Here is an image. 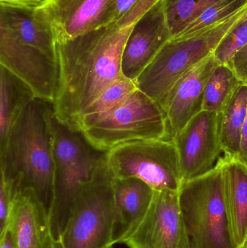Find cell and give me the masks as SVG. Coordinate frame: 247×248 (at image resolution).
I'll list each match as a JSON object with an SVG mask.
<instances>
[{
  "mask_svg": "<svg viewBox=\"0 0 247 248\" xmlns=\"http://www.w3.org/2000/svg\"><path fill=\"white\" fill-rule=\"evenodd\" d=\"M247 6V0H223L206 9L171 39H184L200 33Z\"/></svg>",
  "mask_w": 247,
  "mask_h": 248,
  "instance_id": "cell-24",
  "label": "cell"
},
{
  "mask_svg": "<svg viewBox=\"0 0 247 248\" xmlns=\"http://www.w3.org/2000/svg\"><path fill=\"white\" fill-rule=\"evenodd\" d=\"M123 244L129 248H191L178 191L155 190L146 215Z\"/></svg>",
  "mask_w": 247,
  "mask_h": 248,
  "instance_id": "cell-10",
  "label": "cell"
},
{
  "mask_svg": "<svg viewBox=\"0 0 247 248\" xmlns=\"http://www.w3.org/2000/svg\"><path fill=\"white\" fill-rule=\"evenodd\" d=\"M113 177L136 178L154 190L178 191L183 183L179 157L173 139L139 140L106 153Z\"/></svg>",
  "mask_w": 247,
  "mask_h": 248,
  "instance_id": "cell-8",
  "label": "cell"
},
{
  "mask_svg": "<svg viewBox=\"0 0 247 248\" xmlns=\"http://www.w3.org/2000/svg\"><path fill=\"white\" fill-rule=\"evenodd\" d=\"M0 65L23 81L35 97L53 104L58 92V61L22 42L0 23Z\"/></svg>",
  "mask_w": 247,
  "mask_h": 248,
  "instance_id": "cell-9",
  "label": "cell"
},
{
  "mask_svg": "<svg viewBox=\"0 0 247 248\" xmlns=\"http://www.w3.org/2000/svg\"><path fill=\"white\" fill-rule=\"evenodd\" d=\"M49 125L55 166L49 224L54 240H59L78 189L105 163L106 153L93 147L81 131L59 122L53 108Z\"/></svg>",
  "mask_w": 247,
  "mask_h": 248,
  "instance_id": "cell-3",
  "label": "cell"
},
{
  "mask_svg": "<svg viewBox=\"0 0 247 248\" xmlns=\"http://www.w3.org/2000/svg\"><path fill=\"white\" fill-rule=\"evenodd\" d=\"M134 81L121 77L106 87L94 102L83 112L74 124V129L82 131L95 123L99 119L123 100L136 90Z\"/></svg>",
  "mask_w": 247,
  "mask_h": 248,
  "instance_id": "cell-21",
  "label": "cell"
},
{
  "mask_svg": "<svg viewBox=\"0 0 247 248\" xmlns=\"http://www.w3.org/2000/svg\"><path fill=\"white\" fill-rule=\"evenodd\" d=\"M179 157L183 182L201 177L218 167L224 157L218 115L203 110L173 138Z\"/></svg>",
  "mask_w": 247,
  "mask_h": 248,
  "instance_id": "cell-11",
  "label": "cell"
},
{
  "mask_svg": "<svg viewBox=\"0 0 247 248\" xmlns=\"http://www.w3.org/2000/svg\"><path fill=\"white\" fill-rule=\"evenodd\" d=\"M42 1L43 0H0V6L32 10L36 8Z\"/></svg>",
  "mask_w": 247,
  "mask_h": 248,
  "instance_id": "cell-28",
  "label": "cell"
},
{
  "mask_svg": "<svg viewBox=\"0 0 247 248\" xmlns=\"http://www.w3.org/2000/svg\"><path fill=\"white\" fill-rule=\"evenodd\" d=\"M218 64L213 54L183 77L171 90L163 108L171 138L203 111L206 84Z\"/></svg>",
  "mask_w": 247,
  "mask_h": 248,
  "instance_id": "cell-14",
  "label": "cell"
},
{
  "mask_svg": "<svg viewBox=\"0 0 247 248\" xmlns=\"http://www.w3.org/2000/svg\"><path fill=\"white\" fill-rule=\"evenodd\" d=\"M178 195L191 248H235L226 214L220 163L207 174L183 182Z\"/></svg>",
  "mask_w": 247,
  "mask_h": 248,
  "instance_id": "cell-6",
  "label": "cell"
},
{
  "mask_svg": "<svg viewBox=\"0 0 247 248\" xmlns=\"http://www.w3.org/2000/svg\"><path fill=\"white\" fill-rule=\"evenodd\" d=\"M221 1L223 0H165V14L172 37L206 9Z\"/></svg>",
  "mask_w": 247,
  "mask_h": 248,
  "instance_id": "cell-23",
  "label": "cell"
},
{
  "mask_svg": "<svg viewBox=\"0 0 247 248\" xmlns=\"http://www.w3.org/2000/svg\"><path fill=\"white\" fill-rule=\"evenodd\" d=\"M113 248V247H110V248Z\"/></svg>",
  "mask_w": 247,
  "mask_h": 248,
  "instance_id": "cell-33",
  "label": "cell"
},
{
  "mask_svg": "<svg viewBox=\"0 0 247 248\" xmlns=\"http://www.w3.org/2000/svg\"><path fill=\"white\" fill-rule=\"evenodd\" d=\"M139 19L132 9L109 24L56 43L59 80L52 108L59 122L73 128L99 94L123 77V50Z\"/></svg>",
  "mask_w": 247,
  "mask_h": 248,
  "instance_id": "cell-1",
  "label": "cell"
},
{
  "mask_svg": "<svg viewBox=\"0 0 247 248\" xmlns=\"http://www.w3.org/2000/svg\"><path fill=\"white\" fill-rule=\"evenodd\" d=\"M7 230L15 248H52L55 242L49 212L31 189L16 194Z\"/></svg>",
  "mask_w": 247,
  "mask_h": 248,
  "instance_id": "cell-15",
  "label": "cell"
},
{
  "mask_svg": "<svg viewBox=\"0 0 247 248\" xmlns=\"http://www.w3.org/2000/svg\"><path fill=\"white\" fill-rule=\"evenodd\" d=\"M35 97L22 80L0 65V144L5 141L13 124Z\"/></svg>",
  "mask_w": 247,
  "mask_h": 248,
  "instance_id": "cell-18",
  "label": "cell"
},
{
  "mask_svg": "<svg viewBox=\"0 0 247 248\" xmlns=\"http://www.w3.org/2000/svg\"><path fill=\"white\" fill-rule=\"evenodd\" d=\"M81 132L103 153L139 140L172 139L162 108L138 89Z\"/></svg>",
  "mask_w": 247,
  "mask_h": 248,
  "instance_id": "cell-7",
  "label": "cell"
},
{
  "mask_svg": "<svg viewBox=\"0 0 247 248\" xmlns=\"http://www.w3.org/2000/svg\"><path fill=\"white\" fill-rule=\"evenodd\" d=\"M229 65L242 84L247 85V44L233 57Z\"/></svg>",
  "mask_w": 247,
  "mask_h": 248,
  "instance_id": "cell-27",
  "label": "cell"
},
{
  "mask_svg": "<svg viewBox=\"0 0 247 248\" xmlns=\"http://www.w3.org/2000/svg\"><path fill=\"white\" fill-rule=\"evenodd\" d=\"M245 248H247V246H246V247H245Z\"/></svg>",
  "mask_w": 247,
  "mask_h": 248,
  "instance_id": "cell-32",
  "label": "cell"
},
{
  "mask_svg": "<svg viewBox=\"0 0 247 248\" xmlns=\"http://www.w3.org/2000/svg\"><path fill=\"white\" fill-rule=\"evenodd\" d=\"M33 12L0 6V23L5 25L22 42L57 61L56 42L35 20Z\"/></svg>",
  "mask_w": 247,
  "mask_h": 248,
  "instance_id": "cell-19",
  "label": "cell"
},
{
  "mask_svg": "<svg viewBox=\"0 0 247 248\" xmlns=\"http://www.w3.org/2000/svg\"><path fill=\"white\" fill-rule=\"evenodd\" d=\"M52 103L35 97L0 144L1 178L15 193L31 189L48 212L54 196L53 153L49 125Z\"/></svg>",
  "mask_w": 247,
  "mask_h": 248,
  "instance_id": "cell-2",
  "label": "cell"
},
{
  "mask_svg": "<svg viewBox=\"0 0 247 248\" xmlns=\"http://www.w3.org/2000/svg\"><path fill=\"white\" fill-rule=\"evenodd\" d=\"M223 172L225 205L235 248L247 245V166L237 158L223 157L220 162Z\"/></svg>",
  "mask_w": 247,
  "mask_h": 248,
  "instance_id": "cell-16",
  "label": "cell"
},
{
  "mask_svg": "<svg viewBox=\"0 0 247 248\" xmlns=\"http://www.w3.org/2000/svg\"><path fill=\"white\" fill-rule=\"evenodd\" d=\"M218 115L220 143L224 157L238 158L247 115V85L242 84Z\"/></svg>",
  "mask_w": 247,
  "mask_h": 248,
  "instance_id": "cell-20",
  "label": "cell"
},
{
  "mask_svg": "<svg viewBox=\"0 0 247 248\" xmlns=\"http://www.w3.org/2000/svg\"><path fill=\"white\" fill-rule=\"evenodd\" d=\"M52 248H63L62 244H61L59 240H55V243H54L53 247Z\"/></svg>",
  "mask_w": 247,
  "mask_h": 248,
  "instance_id": "cell-31",
  "label": "cell"
},
{
  "mask_svg": "<svg viewBox=\"0 0 247 248\" xmlns=\"http://www.w3.org/2000/svg\"><path fill=\"white\" fill-rule=\"evenodd\" d=\"M116 223L113 176L105 162L78 189L59 241L63 248L113 247Z\"/></svg>",
  "mask_w": 247,
  "mask_h": 248,
  "instance_id": "cell-5",
  "label": "cell"
},
{
  "mask_svg": "<svg viewBox=\"0 0 247 248\" xmlns=\"http://www.w3.org/2000/svg\"><path fill=\"white\" fill-rule=\"evenodd\" d=\"M237 159L247 166V115L243 128H242L240 151Z\"/></svg>",
  "mask_w": 247,
  "mask_h": 248,
  "instance_id": "cell-29",
  "label": "cell"
},
{
  "mask_svg": "<svg viewBox=\"0 0 247 248\" xmlns=\"http://www.w3.org/2000/svg\"><path fill=\"white\" fill-rule=\"evenodd\" d=\"M171 37L163 0L137 22L129 36L122 56L123 77L136 81Z\"/></svg>",
  "mask_w": 247,
  "mask_h": 248,
  "instance_id": "cell-13",
  "label": "cell"
},
{
  "mask_svg": "<svg viewBox=\"0 0 247 248\" xmlns=\"http://www.w3.org/2000/svg\"><path fill=\"white\" fill-rule=\"evenodd\" d=\"M138 0H111L102 25L109 24L120 18Z\"/></svg>",
  "mask_w": 247,
  "mask_h": 248,
  "instance_id": "cell-26",
  "label": "cell"
},
{
  "mask_svg": "<svg viewBox=\"0 0 247 248\" xmlns=\"http://www.w3.org/2000/svg\"><path fill=\"white\" fill-rule=\"evenodd\" d=\"M242 84L229 65L218 64L206 84L203 110L220 113Z\"/></svg>",
  "mask_w": 247,
  "mask_h": 248,
  "instance_id": "cell-22",
  "label": "cell"
},
{
  "mask_svg": "<svg viewBox=\"0 0 247 248\" xmlns=\"http://www.w3.org/2000/svg\"><path fill=\"white\" fill-rule=\"evenodd\" d=\"M113 189L117 208L115 244H123L146 215L154 190L136 178L113 177Z\"/></svg>",
  "mask_w": 247,
  "mask_h": 248,
  "instance_id": "cell-17",
  "label": "cell"
},
{
  "mask_svg": "<svg viewBox=\"0 0 247 248\" xmlns=\"http://www.w3.org/2000/svg\"><path fill=\"white\" fill-rule=\"evenodd\" d=\"M0 248H15L11 234L8 230L0 234Z\"/></svg>",
  "mask_w": 247,
  "mask_h": 248,
  "instance_id": "cell-30",
  "label": "cell"
},
{
  "mask_svg": "<svg viewBox=\"0 0 247 248\" xmlns=\"http://www.w3.org/2000/svg\"><path fill=\"white\" fill-rule=\"evenodd\" d=\"M247 16V6L197 34L170 39L136 78V88L163 109L175 84L213 55L223 37Z\"/></svg>",
  "mask_w": 247,
  "mask_h": 248,
  "instance_id": "cell-4",
  "label": "cell"
},
{
  "mask_svg": "<svg viewBox=\"0 0 247 248\" xmlns=\"http://www.w3.org/2000/svg\"><path fill=\"white\" fill-rule=\"evenodd\" d=\"M110 1L43 0L33 16L56 43H62L101 26Z\"/></svg>",
  "mask_w": 247,
  "mask_h": 248,
  "instance_id": "cell-12",
  "label": "cell"
},
{
  "mask_svg": "<svg viewBox=\"0 0 247 248\" xmlns=\"http://www.w3.org/2000/svg\"><path fill=\"white\" fill-rule=\"evenodd\" d=\"M247 44V16L220 41L213 52L217 62L228 65L233 57Z\"/></svg>",
  "mask_w": 247,
  "mask_h": 248,
  "instance_id": "cell-25",
  "label": "cell"
}]
</instances>
